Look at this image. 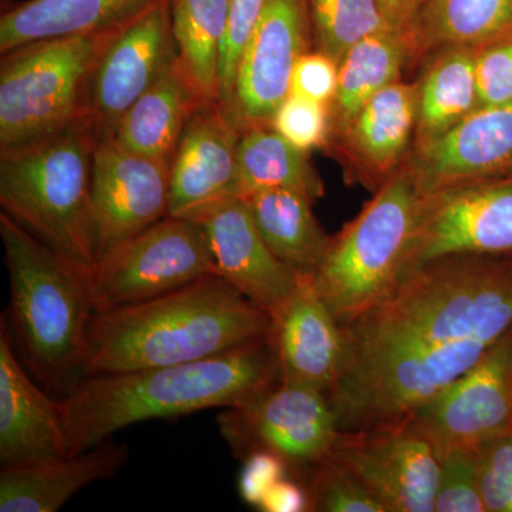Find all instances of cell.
Listing matches in <instances>:
<instances>
[{"mask_svg":"<svg viewBox=\"0 0 512 512\" xmlns=\"http://www.w3.org/2000/svg\"><path fill=\"white\" fill-rule=\"evenodd\" d=\"M417 113V82L399 80L367 101L330 143L338 147L350 164V174L376 192L402 170L412 156Z\"/></svg>","mask_w":512,"mask_h":512,"instance_id":"cell-21","label":"cell"},{"mask_svg":"<svg viewBox=\"0 0 512 512\" xmlns=\"http://www.w3.org/2000/svg\"><path fill=\"white\" fill-rule=\"evenodd\" d=\"M430 55L417 82L419 113L413 150L443 137L480 107L476 47H443Z\"/></svg>","mask_w":512,"mask_h":512,"instance_id":"cell-26","label":"cell"},{"mask_svg":"<svg viewBox=\"0 0 512 512\" xmlns=\"http://www.w3.org/2000/svg\"><path fill=\"white\" fill-rule=\"evenodd\" d=\"M201 101L175 60L126 111L111 137L134 153L171 165L185 126Z\"/></svg>","mask_w":512,"mask_h":512,"instance_id":"cell-24","label":"cell"},{"mask_svg":"<svg viewBox=\"0 0 512 512\" xmlns=\"http://www.w3.org/2000/svg\"><path fill=\"white\" fill-rule=\"evenodd\" d=\"M313 46L340 62L357 40L390 28L377 0H308Z\"/></svg>","mask_w":512,"mask_h":512,"instance_id":"cell-31","label":"cell"},{"mask_svg":"<svg viewBox=\"0 0 512 512\" xmlns=\"http://www.w3.org/2000/svg\"><path fill=\"white\" fill-rule=\"evenodd\" d=\"M96 146L93 123H86L0 156V212L89 284L97 264L92 200Z\"/></svg>","mask_w":512,"mask_h":512,"instance_id":"cell-4","label":"cell"},{"mask_svg":"<svg viewBox=\"0 0 512 512\" xmlns=\"http://www.w3.org/2000/svg\"><path fill=\"white\" fill-rule=\"evenodd\" d=\"M409 420L439 460L510 433L512 329L464 375L417 407Z\"/></svg>","mask_w":512,"mask_h":512,"instance_id":"cell-11","label":"cell"},{"mask_svg":"<svg viewBox=\"0 0 512 512\" xmlns=\"http://www.w3.org/2000/svg\"><path fill=\"white\" fill-rule=\"evenodd\" d=\"M10 319L26 365L49 387L80 373L94 315L89 281L0 212Z\"/></svg>","mask_w":512,"mask_h":512,"instance_id":"cell-5","label":"cell"},{"mask_svg":"<svg viewBox=\"0 0 512 512\" xmlns=\"http://www.w3.org/2000/svg\"><path fill=\"white\" fill-rule=\"evenodd\" d=\"M339 84V63L320 50L303 53L293 67L291 93L329 104Z\"/></svg>","mask_w":512,"mask_h":512,"instance_id":"cell-38","label":"cell"},{"mask_svg":"<svg viewBox=\"0 0 512 512\" xmlns=\"http://www.w3.org/2000/svg\"><path fill=\"white\" fill-rule=\"evenodd\" d=\"M241 198L266 245L284 264L299 274L318 269L332 237L313 215L312 200L284 188L255 191Z\"/></svg>","mask_w":512,"mask_h":512,"instance_id":"cell-27","label":"cell"},{"mask_svg":"<svg viewBox=\"0 0 512 512\" xmlns=\"http://www.w3.org/2000/svg\"><path fill=\"white\" fill-rule=\"evenodd\" d=\"M434 512H485L478 488L476 450H456L439 460Z\"/></svg>","mask_w":512,"mask_h":512,"instance_id":"cell-34","label":"cell"},{"mask_svg":"<svg viewBox=\"0 0 512 512\" xmlns=\"http://www.w3.org/2000/svg\"><path fill=\"white\" fill-rule=\"evenodd\" d=\"M303 483L308 488L311 511L387 512L372 491L330 454L313 466Z\"/></svg>","mask_w":512,"mask_h":512,"instance_id":"cell-32","label":"cell"},{"mask_svg":"<svg viewBox=\"0 0 512 512\" xmlns=\"http://www.w3.org/2000/svg\"><path fill=\"white\" fill-rule=\"evenodd\" d=\"M120 32L37 40L3 53L0 156L93 123L94 72Z\"/></svg>","mask_w":512,"mask_h":512,"instance_id":"cell-6","label":"cell"},{"mask_svg":"<svg viewBox=\"0 0 512 512\" xmlns=\"http://www.w3.org/2000/svg\"><path fill=\"white\" fill-rule=\"evenodd\" d=\"M238 490L242 500L252 507H259L266 493L282 478L291 474L288 464L281 457L266 450H256L242 458Z\"/></svg>","mask_w":512,"mask_h":512,"instance_id":"cell-39","label":"cell"},{"mask_svg":"<svg viewBox=\"0 0 512 512\" xmlns=\"http://www.w3.org/2000/svg\"><path fill=\"white\" fill-rule=\"evenodd\" d=\"M177 60L170 0L113 37L93 77L92 121L97 141L114 136L126 111Z\"/></svg>","mask_w":512,"mask_h":512,"instance_id":"cell-15","label":"cell"},{"mask_svg":"<svg viewBox=\"0 0 512 512\" xmlns=\"http://www.w3.org/2000/svg\"><path fill=\"white\" fill-rule=\"evenodd\" d=\"M510 256H511V259H512V255H510Z\"/></svg>","mask_w":512,"mask_h":512,"instance_id":"cell-43","label":"cell"},{"mask_svg":"<svg viewBox=\"0 0 512 512\" xmlns=\"http://www.w3.org/2000/svg\"><path fill=\"white\" fill-rule=\"evenodd\" d=\"M410 62H413L412 40L409 32L403 30L382 29L350 46L339 62L338 92L329 106L330 140L348 126L375 94L399 82Z\"/></svg>","mask_w":512,"mask_h":512,"instance_id":"cell-25","label":"cell"},{"mask_svg":"<svg viewBox=\"0 0 512 512\" xmlns=\"http://www.w3.org/2000/svg\"><path fill=\"white\" fill-rule=\"evenodd\" d=\"M218 427L234 456L242 460L252 451H271L302 483L340 433L326 393L282 382L222 409Z\"/></svg>","mask_w":512,"mask_h":512,"instance_id":"cell-9","label":"cell"},{"mask_svg":"<svg viewBox=\"0 0 512 512\" xmlns=\"http://www.w3.org/2000/svg\"><path fill=\"white\" fill-rule=\"evenodd\" d=\"M229 0H170L177 63L202 100L220 101Z\"/></svg>","mask_w":512,"mask_h":512,"instance_id":"cell-29","label":"cell"},{"mask_svg":"<svg viewBox=\"0 0 512 512\" xmlns=\"http://www.w3.org/2000/svg\"><path fill=\"white\" fill-rule=\"evenodd\" d=\"M268 0H229L227 30L220 59V103L231 113L242 55L261 20Z\"/></svg>","mask_w":512,"mask_h":512,"instance_id":"cell-35","label":"cell"},{"mask_svg":"<svg viewBox=\"0 0 512 512\" xmlns=\"http://www.w3.org/2000/svg\"><path fill=\"white\" fill-rule=\"evenodd\" d=\"M478 488L485 512H512V433L488 440L476 450Z\"/></svg>","mask_w":512,"mask_h":512,"instance_id":"cell-36","label":"cell"},{"mask_svg":"<svg viewBox=\"0 0 512 512\" xmlns=\"http://www.w3.org/2000/svg\"><path fill=\"white\" fill-rule=\"evenodd\" d=\"M271 126L306 153L313 148L329 146L332 136L329 104L291 93L276 110Z\"/></svg>","mask_w":512,"mask_h":512,"instance_id":"cell-33","label":"cell"},{"mask_svg":"<svg viewBox=\"0 0 512 512\" xmlns=\"http://www.w3.org/2000/svg\"><path fill=\"white\" fill-rule=\"evenodd\" d=\"M92 200L97 261L168 217L170 165L128 150L114 137L97 141Z\"/></svg>","mask_w":512,"mask_h":512,"instance_id":"cell-13","label":"cell"},{"mask_svg":"<svg viewBox=\"0 0 512 512\" xmlns=\"http://www.w3.org/2000/svg\"><path fill=\"white\" fill-rule=\"evenodd\" d=\"M165 0H25L0 16V53L37 40L120 32Z\"/></svg>","mask_w":512,"mask_h":512,"instance_id":"cell-22","label":"cell"},{"mask_svg":"<svg viewBox=\"0 0 512 512\" xmlns=\"http://www.w3.org/2000/svg\"><path fill=\"white\" fill-rule=\"evenodd\" d=\"M190 218L204 231L217 275L271 316L291 295L299 272L266 245L245 201L227 198Z\"/></svg>","mask_w":512,"mask_h":512,"instance_id":"cell-18","label":"cell"},{"mask_svg":"<svg viewBox=\"0 0 512 512\" xmlns=\"http://www.w3.org/2000/svg\"><path fill=\"white\" fill-rule=\"evenodd\" d=\"M242 131L220 101L198 104L170 165V217L190 218L215 202L238 197Z\"/></svg>","mask_w":512,"mask_h":512,"instance_id":"cell-17","label":"cell"},{"mask_svg":"<svg viewBox=\"0 0 512 512\" xmlns=\"http://www.w3.org/2000/svg\"><path fill=\"white\" fill-rule=\"evenodd\" d=\"M217 275L197 221L168 217L100 258L90 279L94 313L148 301Z\"/></svg>","mask_w":512,"mask_h":512,"instance_id":"cell-8","label":"cell"},{"mask_svg":"<svg viewBox=\"0 0 512 512\" xmlns=\"http://www.w3.org/2000/svg\"><path fill=\"white\" fill-rule=\"evenodd\" d=\"M59 400L23 369L5 315L0 320V464L25 467L69 457Z\"/></svg>","mask_w":512,"mask_h":512,"instance_id":"cell-20","label":"cell"},{"mask_svg":"<svg viewBox=\"0 0 512 512\" xmlns=\"http://www.w3.org/2000/svg\"><path fill=\"white\" fill-rule=\"evenodd\" d=\"M279 382L268 336L198 362L82 376L59 400L70 456L134 424L227 409Z\"/></svg>","mask_w":512,"mask_h":512,"instance_id":"cell-2","label":"cell"},{"mask_svg":"<svg viewBox=\"0 0 512 512\" xmlns=\"http://www.w3.org/2000/svg\"><path fill=\"white\" fill-rule=\"evenodd\" d=\"M330 456L352 471L387 512H434L440 463L409 417L340 431Z\"/></svg>","mask_w":512,"mask_h":512,"instance_id":"cell-12","label":"cell"},{"mask_svg":"<svg viewBox=\"0 0 512 512\" xmlns=\"http://www.w3.org/2000/svg\"><path fill=\"white\" fill-rule=\"evenodd\" d=\"M271 318L208 275L148 301L96 312L80 375L198 362L268 336Z\"/></svg>","mask_w":512,"mask_h":512,"instance_id":"cell-3","label":"cell"},{"mask_svg":"<svg viewBox=\"0 0 512 512\" xmlns=\"http://www.w3.org/2000/svg\"><path fill=\"white\" fill-rule=\"evenodd\" d=\"M128 456L130 450L126 444L107 440L76 456L2 468L0 511H59L87 485L114 476L127 463Z\"/></svg>","mask_w":512,"mask_h":512,"instance_id":"cell-23","label":"cell"},{"mask_svg":"<svg viewBox=\"0 0 512 512\" xmlns=\"http://www.w3.org/2000/svg\"><path fill=\"white\" fill-rule=\"evenodd\" d=\"M268 339L281 382L328 393L345 357L338 319L320 298L312 274H299L291 295L271 316Z\"/></svg>","mask_w":512,"mask_h":512,"instance_id":"cell-19","label":"cell"},{"mask_svg":"<svg viewBox=\"0 0 512 512\" xmlns=\"http://www.w3.org/2000/svg\"><path fill=\"white\" fill-rule=\"evenodd\" d=\"M511 433H512V420H511Z\"/></svg>","mask_w":512,"mask_h":512,"instance_id":"cell-41","label":"cell"},{"mask_svg":"<svg viewBox=\"0 0 512 512\" xmlns=\"http://www.w3.org/2000/svg\"><path fill=\"white\" fill-rule=\"evenodd\" d=\"M420 197L453 185L512 180V100L478 107L407 160Z\"/></svg>","mask_w":512,"mask_h":512,"instance_id":"cell-16","label":"cell"},{"mask_svg":"<svg viewBox=\"0 0 512 512\" xmlns=\"http://www.w3.org/2000/svg\"><path fill=\"white\" fill-rule=\"evenodd\" d=\"M308 154L272 126L245 128L238 150V197L284 188L301 192L313 202L319 200L325 187Z\"/></svg>","mask_w":512,"mask_h":512,"instance_id":"cell-30","label":"cell"},{"mask_svg":"<svg viewBox=\"0 0 512 512\" xmlns=\"http://www.w3.org/2000/svg\"><path fill=\"white\" fill-rule=\"evenodd\" d=\"M342 328L345 357L326 393L339 431L406 419L512 329L511 256L430 262Z\"/></svg>","mask_w":512,"mask_h":512,"instance_id":"cell-1","label":"cell"},{"mask_svg":"<svg viewBox=\"0 0 512 512\" xmlns=\"http://www.w3.org/2000/svg\"><path fill=\"white\" fill-rule=\"evenodd\" d=\"M457 255H512V180L453 185L420 197L402 281Z\"/></svg>","mask_w":512,"mask_h":512,"instance_id":"cell-10","label":"cell"},{"mask_svg":"<svg viewBox=\"0 0 512 512\" xmlns=\"http://www.w3.org/2000/svg\"><path fill=\"white\" fill-rule=\"evenodd\" d=\"M419 201L412 174L404 164L355 220L330 239L312 281L340 326L383 301L402 281Z\"/></svg>","mask_w":512,"mask_h":512,"instance_id":"cell-7","label":"cell"},{"mask_svg":"<svg viewBox=\"0 0 512 512\" xmlns=\"http://www.w3.org/2000/svg\"><path fill=\"white\" fill-rule=\"evenodd\" d=\"M476 77L480 107L512 100V32L476 47Z\"/></svg>","mask_w":512,"mask_h":512,"instance_id":"cell-37","label":"cell"},{"mask_svg":"<svg viewBox=\"0 0 512 512\" xmlns=\"http://www.w3.org/2000/svg\"><path fill=\"white\" fill-rule=\"evenodd\" d=\"M264 512H306L311 511L308 488L295 477H285L266 493L259 504Z\"/></svg>","mask_w":512,"mask_h":512,"instance_id":"cell-40","label":"cell"},{"mask_svg":"<svg viewBox=\"0 0 512 512\" xmlns=\"http://www.w3.org/2000/svg\"><path fill=\"white\" fill-rule=\"evenodd\" d=\"M420 3H423V0H420Z\"/></svg>","mask_w":512,"mask_h":512,"instance_id":"cell-42","label":"cell"},{"mask_svg":"<svg viewBox=\"0 0 512 512\" xmlns=\"http://www.w3.org/2000/svg\"><path fill=\"white\" fill-rule=\"evenodd\" d=\"M512 32V0H423L412 28L413 62L443 47H480Z\"/></svg>","mask_w":512,"mask_h":512,"instance_id":"cell-28","label":"cell"},{"mask_svg":"<svg viewBox=\"0 0 512 512\" xmlns=\"http://www.w3.org/2000/svg\"><path fill=\"white\" fill-rule=\"evenodd\" d=\"M312 46L308 0H268L235 80L231 114L242 130L271 126L291 94L293 67Z\"/></svg>","mask_w":512,"mask_h":512,"instance_id":"cell-14","label":"cell"}]
</instances>
